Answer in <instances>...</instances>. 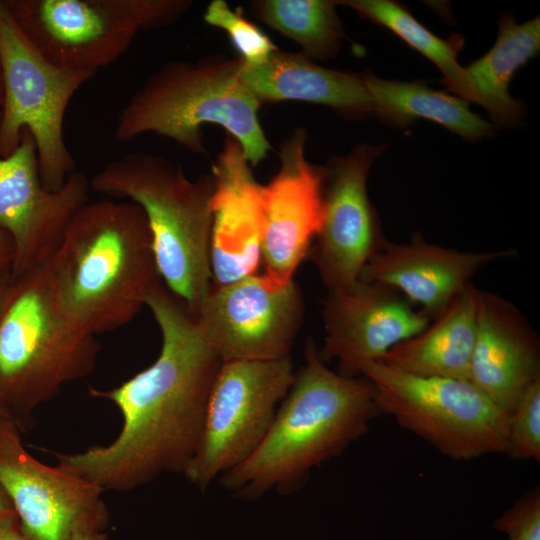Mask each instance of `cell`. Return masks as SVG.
Returning a JSON list of instances; mask_svg holds the SVG:
<instances>
[{
    "mask_svg": "<svg viewBox=\"0 0 540 540\" xmlns=\"http://www.w3.org/2000/svg\"><path fill=\"white\" fill-rule=\"evenodd\" d=\"M147 306L161 331L157 359L109 390L89 395L112 402L122 415L118 436L106 446L54 453L57 466L106 490L127 491L164 473H183L200 442L210 391L221 360L196 318L158 278Z\"/></svg>",
    "mask_w": 540,
    "mask_h": 540,
    "instance_id": "1",
    "label": "cell"
},
{
    "mask_svg": "<svg viewBox=\"0 0 540 540\" xmlns=\"http://www.w3.org/2000/svg\"><path fill=\"white\" fill-rule=\"evenodd\" d=\"M304 354L305 363L263 441L219 477L222 487L239 498L251 501L270 491H297L313 468L341 455L382 415L368 379L329 369L312 340Z\"/></svg>",
    "mask_w": 540,
    "mask_h": 540,
    "instance_id": "2",
    "label": "cell"
},
{
    "mask_svg": "<svg viewBox=\"0 0 540 540\" xmlns=\"http://www.w3.org/2000/svg\"><path fill=\"white\" fill-rule=\"evenodd\" d=\"M46 269L60 310L93 335L131 322L160 278L144 211L111 199L77 210Z\"/></svg>",
    "mask_w": 540,
    "mask_h": 540,
    "instance_id": "3",
    "label": "cell"
},
{
    "mask_svg": "<svg viewBox=\"0 0 540 540\" xmlns=\"http://www.w3.org/2000/svg\"><path fill=\"white\" fill-rule=\"evenodd\" d=\"M90 187L112 198H126L146 216L158 275L196 317L212 289L210 237L211 174L189 179L163 156L131 152L93 175Z\"/></svg>",
    "mask_w": 540,
    "mask_h": 540,
    "instance_id": "4",
    "label": "cell"
},
{
    "mask_svg": "<svg viewBox=\"0 0 540 540\" xmlns=\"http://www.w3.org/2000/svg\"><path fill=\"white\" fill-rule=\"evenodd\" d=\"M240 57L172 60L152 73L122 108L114 131L119 142L145 133L167 137L184 149L207 152L203 129L219 125L258 165L272 149L261 126V103L239 78Z\"/></svg>",
    "mask_w": 540,
    "mask_h": 540,
    "instance_id": "5",
    "label": "cell"
},
{
    "mask_svg": "<svg viewBox=\"0 0 540 540\" xmlns=\"http://www.w3.org/2000/svg\"><path fill=\"white\" fill-rule=\"evenodd\" d=\"M100 344L60 310L46 264L9 283L0 312V405L20 432L36 408L94 370Z\"/></svg>",
    "mask_w": 540,
    "mask_h": 540,
    "instance_id": "6",
    "label": "cell"
},
{
    "mask_svg": "<svg viewBox=\"0 0 540 540\" xmlns=\"http://www.w3.org/2000/svg\"><path fill=\"white\" fill-rule=\"evenodd\" d=\"M0 70V157L17 148L26 129L36 146L41 183L57 191L76 168L63 135L65 112L95 73L48 62L20 30L6 0H0Z\"/></svg>",
    "mask_w": 540,
    "mask_h": 540,
    "instance_id": "7",
    "label": "cell"
},
{
    "mask_svg": "<svg viewBox=\"0 0 540 540\" xmlns=\"http://www.w3.org/2000/svg\"><path fill=\"white\" fill-rule=\"evenodd\" d=\"M16 24L51 64L97 73L142 31L166 27L189 0H6Z\"/></svg>",
    "mask_w": 540,
    "mask_h": 540,
    "instance_id": "8",
    "label": "cell"
},
{
    "mask_svg": "<svg viewBox=\"0 0 540 540\" xmlns=\"http://www.w3.org/2000/svg\"><path fill=\"white\" fill-rule=\"evenodd\" d=\"M360 375L383 415L454 460L506 452L509 415L469 380L407 374L379 361Z\"/></svg>",
    "mask_w": 540,
    "mask_h": 540,
    "instance_id": "9",
    "label": "cell"
},
{
    "mask_svg": "<svg viewBox=\"0 0 540 540\" xmlns=\"http://www.w3.org/2000/svg\"><path fill=\"white\" fill-rule=\"evenodd\" d=\"M290 356L222 362L212 385L197 450L183 472L205 491L245 461L265 438L295 379Z\"/></svg>",
    "mask_w": 540,
    "mask_h": 540,
    "instance_id": "10",
    "label": "cell"
},
{
    "mask_svg": "<svg viewBox=\"0 0 540 540\" xmlns=\"http://www.w3.org/2000/svg\"><path fill=\"white\" fill-rule=\"evenodd\" d=\"M304 305L294 279L250 275L212 287L196 321L221 362L290 356Z\"/></svg>",
    "mask_w": 540,
    "mask_h": 540,
    "instance_id": "11",
    "label": "cell"
},
{
    "mask_svg": "<svg viewBox=\"0 0 540 540\" xmlns=\"http://www.w3.org/2000/svg\"><path fill=\"white\" fill-rule=\"evenodd\" d=\"M386 147L359 144L325 166L322 223L308 256L328 291L352 286L386 241L367 193L370 167Z\"/></svg>",
    "mask_w": 540,
    "mask_h": 540,
    "instance_id": "12",
    "label": "cell"
},
{
    "mask_svg": "<svg viewBox=\"0 0 540 540\" xmlns=\"http://www.w3.org/2000/svg\"><path fill=\"white\" fill-rule=\"evenodd\" d=\"M90 189L89 178L77 171L59 190L45 189L33 137L22 131L17 148L0 157V230L14 245L12 278L47 264Z\"/></svg>",
    "mask_w": 540,
    "mask_h": 540,
    "instance_id": "13",
    "label": "cell"
},
{
    "mask_svg": "<svg viewBox=\"0 0 540 540\" xmlns=\"http://www.w3.org/2000/svg\"><path fill=\"white\" fill-rule=\"evenodd\" d=\"M20 430L9 420L0 426V486L21 527L32 540H70L76 527L109 524L103 491L60 467L48 466L24 448Z\"/></svg>",
    "mask_w": 540,
    "mask_h": 540,
    "instance_id": "14",
    "label": "cell"
},
{
    "mask_svg": "<svg viewBox=\"0 0 540 540\" xmlns=\"http://www.w3.org/2000/svg\"><path fill=\"white\" fill-rule=\"evenodd\" d=\"M325 338L320 358L335 359L338 373L358 377L361 367L378 361L392 347L420 333L431 321L398 292L358 279L328 291L323 308Z\"/></svg>",
    "mask_w": 540,
    "mask_h": 540,
    "instance_id": "15",
    "label": "cell"
},
{
    "mask_svg": "<svg viewBox=\"0 0 540 540\" xmlns=\"http://www.w3.org/2000/svg\"><path fill=\"white\" fill-rule=\"evenodd\" d=\"M306 131L295 129L280 143V167L262 185L265 230L261 261L265 274L290 281L308 256L323 217L326 167L305 155Z\"/></svg>",
    "mask_w": 540,
    "mask_h": 540,
    "instance_id": "16",
    "label": "cell"
},
{
    "mask_svg": "<svg viewBox=\"0 0 540 540\" xmlns=\"http://www.w3.org/2000/svg\"><path fill=\"white\" fill-rule=\"evenodd\" d=\"M210 269L212 287L250 275L261 261L265 230L262 185L240 144L227 135L212 165Z\"/></svg>",
    "mask_w": 540,
    "mask_h": 540,
    "instance_id": "17",
    "label": "cell"
},
{
    "mask_svg": "<svg viewBox=\"0 0 540 540\" xmlns=\"http://www.w3.org/2000/svg\"><path fill=\"white\" fill-rule=\"evenodd\" d=\"M538 379L539 343L528 322L509 301L478 291L469 380L510 414Z\"/></svg>",
    "mask_w": 540,
    "mask_h": 540,
    "instance_id": "18",
    "label": "cell"
},
{
    "mask_svg": "<svg viewBox=\"0 0 540 540\" xmlns=\"http://www.w3.org/2000/svg\"><path fill=\"white\" fill-rule=\"evenodd\" d=\"M511 255L512 250L458 251L428 243L416 234L409 243L386 240L364 265L359 279L402 293L410 304L434 318L481 267Z\"/></svg>",
    "mask_w": 540,
    "mask_h": 540,
    "instance_id": "19",
    "label": "cell"
},
{
    "mask_svg": "<svg viewBox=\"0 0 540 540\" xmlns=\"http://www.w3.org/2000/svg\"><path fill=\"white\" fill-rule=\"evenodd\" d=\"M239 78L261 104L301 101L325 105L352 118L373 114L361 75L322 67L303 53L278 48L263 63L243 62Z\"/></svg>",
    "mask_w": 540,
    "mask_h": 540,
    "instance_id": "20",
    "label": "cell"
},
{
    "mask_svg": "<svg viewBox=\"0 0 540 540\" xmlns=\"http://www.w3.org/2000/svg\"><path fill=\"white\" fill-rule=\"evenodd\" d=\"M478 291L467 284L420 333L378 361L411 375L469 380Z\"/></svg>",
    "mask_w": 540,
    "mask_h": 540,
    "instance_id": "21",
    "label": "cell"
},
{
    "mask_svg": "<svg viewBox=\"0 0 540 540\" xmlns=\"http://www.w3.org/2000/svg\"><path fill=\"white\" fill-rule=\"evenodd\" d=\"M361 76L373 104V114L394 127L404 128L422 118L469 141L495 132L493 125L469 109V102L457 96L420 82L386 80L370 72Z\"/></svg>",
    "mask_w": 540,
    "mask_h": 540,
    "instance_id": "22",
    "label": "cell"
},
{
    "mask_svg": "<svg viewBox=\"0 0 540 540\" xmlns=\"http://www.w3.org/2000/svg\"><path fill=\"white\" fill-rule=\"evenodd\" d=\"M539 50V16L518 24L506 15L499 22L492 48L464 68L480 97V105L495 124L512 126L519 123L524 106L510 96L508 87L515 72Z\"/></svg>",
    "mask_w": 540,
    "mask_h": 540,
    "instance_id": "23",
    "label": "cell"
},
{
    "mask_svg": "<svg viewBox=\"0 0 540 540\" xmlns=\"http://www.w3.org/2000/svg\"><path fill=\"white\" fill-rule=\"evenodd\" d=\"M380 24L432 61L443 75L442 82L457 97L480 105V97L457 54L461 43L443 40L420 24L401 4L391 0L335 1Z\"/></svg>",
    "mask_w": 540,
    "mask_h": 540,
    "instance_id": "24",
    "label": "cell"
},
{
    "mask_svg": "<svg viewBox=\"0 0 540 540\" xmlns=\"http://www.w3.org/2000/svg\"><path fill=\"white\" fill-rule=\"evenodd\" d=\"M335 1L259 0L252 13L270 28L296 42L312 60L334 57L344 38Z\"/></svg>",
    "mask_w": 540,
    "mask_h": 540,
    "instance_id": "25",
    "label": "cell"
},
{
    "mask_svg": "<svg viewBox=\"0 0 540 540\" xmlns=\"http://www.w3.org/2000/svg\"><path fill=\"white\" fill-rule=\"evenodd\" d=\"M204 21L226 32L235 50L247 65L266 61L278 49L269 36L240 10H233L224 0L211 1L205 10Z\"/></svg>",
    "mask_w": 540,
    "mask_h": 540,
    "instance_id": "26",
    "label": "cell"
},
{
    "mask_svg": "<svg viewBox=\"0 0 540 540\" xmlns=\"http://www.w3.org/2000/svg\"><path fill=\"white\" fill-rule=\"evenodd\" d=\"M505 453L513 460L540 461V379L525 390L509 415Z\"/></svg>",
    "mask_w": 540,
    "mask_h": 540,
    "instance_id": "27",
    "label": "cell"
},
{
    "mask_svg": "<svg viewBox=\"0 0 540 540\" xmlns=\"http://www.w3.org/2000/svg\"><path fill=\"white\" fill-rule=\"evenodd\" d=\"M494 529L507 540H540V490L535 487L497 517Z\"/></svg>",
    "mask_w": 540,
    "mask_h": 540,
    "instance_id": "28",
    "label": "cell"
},
{
    "mask_svg": "<svg viewBox=\"0 0 540 540\" xmlns=\"http://www.w3.org/2000/svg\"><path fill=\"white\" fill-rule=\"evenodd\" d=\"M0 540H32L23 531L16 513L0 518Z\"/></svg>",
    "mask_w": 540,
    "mask_h": 540,
    "instance_id": "29",
    "label": "cell"
},
{
    "mask_svg": "<svg viewBox=\"0 0 540 540\" xmlns=\"http://www.w3.org/2000/svg\"><path fill=\"white\" fill-rule=\"evenodd\" d=\"M14 259V245L11 237L0 230V271L11 272Z\"/></svg>",
    "mask_w": 540,
    "mask_h": 540,
    "instance_id": "30",
    "label": "cell"
},
{
    "mask_svg": "<svg viewBox=\"0 0 540 540\" xmlns=\"http://www.w3.org/2000/svg\"><path fill=\"white\" fill-rule=\"evenodd\" d=\"M70 540H108V536L102 527L82 524L74 529Z\"/></svg>",
    "mask_w": 540,
    "mask_h": 540,
    "instance_id": "31",
    "label": "cell"
},
{
    "mask_svg": "<svg viewBox=\"0 0 540 540\" xmlns=\"http://www.w3.org/2000/svg\"><path fill=\"white\" fill-rule=\"evenodd\" d=\"M16 513L8 495L0 486V518L9 514Z\"/></svg>",
    "mask_w": 540,
    "mask_h": 540,
    "instance_id": "32",
    "label": "cell"
},
{
    "mask_svg": "<svg viewBox=\"0 0 540 540\" xmlns=\"http://www.w3.org/2000/svg\"><path fill=\"white\" fill-rule=\"evenodd\" d=\"M11 281L10 272L0 271V312L3 306L5 295Z\"/></svg>",
    "mask_w": 540,
    "mask_h": 540,
    "instance_id": "33",
    "label": "cell"
},
{
    "mask_svg": "<svg viewBox=\"0 0 540 540\" xmlns=\"http://www.w3.org/2000/svg\"><path fill=\"white\" fill-rule=\"evenodd\" d=\"M5 420H8V419L6 418L5 413L0 405V426Z\"/></svg>",
    "mask_w": 540,
    "mask_h": 540,
    "instance_id": "34",
    "label": "cell"
},
{
    "mask_svg": "<svg viewBox=\"0 0 540 540\" xmlns=\"http://www.w3.org/2000/svg\"><path fill=\"white\" fill-rule=\"evenodd\" d=\"M2 102V80H1V70H0V106Z\"/></svg>",
    "mask_w": 540,
    "mask_h": 540,
    "instance_id": "35",
    "label": "cell"
}]
</instances>
